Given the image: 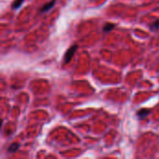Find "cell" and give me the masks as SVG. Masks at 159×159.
<instances>
[{
	"label": "cell",
	"mask_w": 159,
	"mask_h": 159,
	"mask_svg": "<svg viewBox=\"0 0 159 159\" xmlns=\"http://www.w3.org/2000/svg\"><path fill=\"white\" fill-rule=\"evenodd\" d=\"M150 113H151V110L143 108V109H141L140 111L137 112V116H138L140 119H143V118H145Z\"/></svg>",
	"instance_id": "obj_2"
},
{
	"label": "cell",
	"mask_w": 159,
	"mask_h": 159,
	"mask_svg": "<svg viewBox=\"0 0 159 159\" xmlns=\"http://www.w3.org/2000/svg\"><path fill=\"white\" fill-rule=\"evenodd\" d=\"M150 29L153 30V31H156V30L159 29V19L157 20H155L153 23L150 24Z\"/></svg>",
	"instance_id": "obj_7"
},
{
	"label": "cell",
	"mask_w": 159,
	"mask_h": 159,
	"mask_svg": "<svg viewBox=\"0 0 159 159\" xmlns=\"http://www.w3.org/2000/svg\"><path fill=\"white\" fill-rule=\"evenodd\" d=\"M23 1H24V0H15V1L12 3L11 7H12L13 9H17V8H19V7L22 5Z\"/></svg>",
	"instance_id": "obj_5"
},
{
	"label": "cell",
	"mask_w": 159,
	"mask_h": 159,
	"mask_svg": "<svg viewBox=\"0 0 159 159\" xmlns=\"http://www.w3.org/2000/svg\"><path fill=\"white\" fill-rule=\"evenodd\" d=\"M114 28H115V24L114 23H106L103 26V32L104 33H108V32H110Z\"/></svg>",
	"instance_id": "obj_6"
},
{
	"label": "cell",
	"mask_w": 159,
	"mask_h": 159,
	"mask_svg": "<svg viewBox=\"0 0 159 159\" xmlns=\"http://www.w3.org/2000/svg\"><path fill=\"white\" fill-rule=\"evenodd\" d=\"M76 49H77V46H76V45H74V46H72V47L66 51V53H65V55H64V63H68V62L72 60V58H73V56L75 55V52L76 51Z\"/></svg>",
	"instance_id": "obj_1"
},
{
	"label": "cell",
	"mask_w": 159,
	"mask_h": 159,
	"mask_svg": "<svg viewBox=\"0 0 159 159\" xmlns=\"http://www.w3.org/2000/svg\"><path fill=\"white\" fill-rule=\"evenodd\" d=\"M19 148H20V144H18V143H11L8 146V148H7V152L8 153H15V152H17L19 150Z\"/></svg>",
	"instance_id": "obj_4"
},
{
	"label": "cell",
	"mask_w": 159,
	"mask_h": 159,
	"mask_svg": "<svg viewBox=\"0 0 159 159\" xmlns=\"http://www.w3.org/2000/svg\"><path fill=\"white\" fill-rule=\"evenodd\" d=\"M55 2H56V0H51L50 2H48V4H46V5H44L43 7H42V8L40 9V12L41 13H43V12H47V11H48L54 5H55Z\"/></svg>",
	"instance_id": "obj_3"
}]
</instances>
